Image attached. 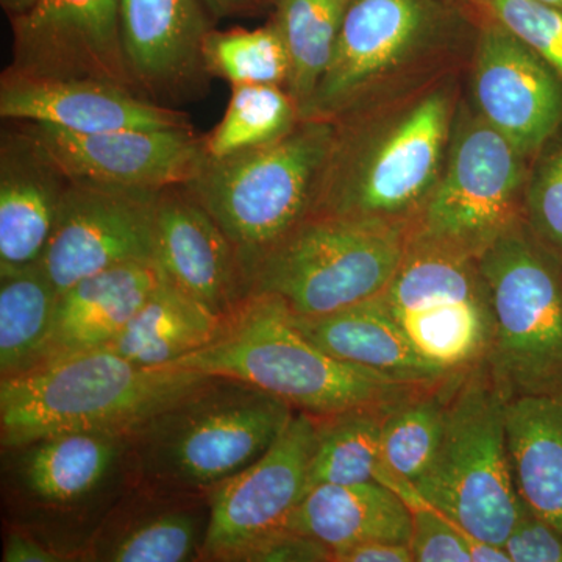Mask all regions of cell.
I'll list each match as a JSON object with an SVG mask.
<instances>
[{
	"mask_svg": "<svg viewBox=\"0 0 562 562\" xmlns=\"http://www.w3.org/2000/svg\"><path fill=\"white\" fill-rule=\"evenodd\" d=\"M316 439V417L295 412L260 460L211 491L202 561L236 562L255 542L286 528L305 497Z\"/></svg>",
	"mask_w": 562,
	"mask_h": 562,
	"instance_id": "cell-15",
	"label": "cell"
},
{
	"mask_svg": "<svg viewBox=\"0 0 562 562\" xmlns=\"http://www.w3.org/2000/svg\"><path fill=\"white\" fill-rule=\"evenodd\" d=\"M458 375L414 392L384 414L383 458L398 482L414 486L431 468L446 428L450 386Z\"/></svg>",
	"mask_w": 562,
	"mask_h": 562,
	"instance_id": "cell-31",
	"label": "cell"
},
{
	"mask_svg": "<svg viewBox=\"0 0 562 562\" xmlns=\"http://www.w3.org/2000/svg\"><path fill=\"white\" fill-rule=\"evenodd\" d=\"M475 36L460 0H351L302 117L338 121L464 74Z\"/></svg>",
	"mask_w": 562,
	"mask_h": 562,
	"instance_id": "cell-2",
	"label": "cell"
},
{
	"mask_svg": "<svg viewBox=\"0 0 562 562\" xmlns=\"http://www.w3.org/2000/svg\"><path fill=\"white\" fill-rule=\"evenodd\" d=\"M530 160L462 94L441 179L413 232L479 257L524 220Z\"/></svg>",
	"mask_w": 562,
	"mask_h": 562,
	"instance_id": "cell-12",
	"label": "cell"
},
{
	"mask_svg": "<svg viewBox=\"0 0 562 562\" xmlns=\"http://www.w3.org/2000/svg\"><path fill=\"white\" fill-rule=\"evenodd\" d=\"M236 562H333V550L312 536L283 528L255 542Z\"/></svg>",
	"mask_w": 562,
	"mask_h": 562,
	"instance_id": "cell-38",
	"label": "cell"
},
{
	"mask_svg": "<svg viewBox=\"0 0 562 562\" xmlns=\"http://www.w3.org/2000/svg\"><path fill=\"white\" fill-rule=\"evenodd\" d=\"M0 3H2V9L5 10L7 16L10 18V21H13L27 13L35 5L36 0H0Z\"/></svg>",
	"mask_w": 562,
	"mask_h": 562,
	"instance_id": "cell-42",
	"label": "cell"
},
{
	"mask_svg": "<svg viewBox=\"0 0 562 562\" xmlns=\"http://www.w3.org/2000/svg\"><path fill=\"white\" fill-rule=\"evenodd\" d=\"M162 279L157 262H128L94 273L61 291L49 338L36 368L105 347Z\"/></svg>",
	"mask_w": 562,
	"mask_h": 562,
	"instance_id": "cell-23",
	"label": "cell"
},
{
	"mask_svg": "<svg viewBox=\"0 0 562 562\" xmlns=\"http://www.w3.org/2000/svg\"><path fill=\"white\" fill-rule=\"evenodd\" d=\"M155 262L173 286L222 317L247 297L236 247L184 184L158 198Z\"/></svg>",
	"mask_w": 562,
	"mask_h": 562,
	"instance_id": "cell-20",
	"label": "cell"
},
{
	"mask_svg": "<svg viewBox=\"0 0 562 562\" xmlns=\"http://www.w3.org/2000/svg\"><path fill=\"white\" fill-rule=\"evenodd\" d=\"M225 317L162 279L135 316L102 349L143 368H168L209 346Z\"/></svg>",
	"mask_w": 562,
	"mask_h": 562,
	"instance_id": "cell-27",
	"label": "cell"
},
{
	"mask_svg": "<svg viewBox=\"0 0 562 562\" xmlns=\"http://www.w3.org/2000/svg\"><path fill=\"white\" fill-rule=\"evenodd\" d=\"M168 368L241 380L314 417L390 408L430 387L397 382L331 357L292 324L286 305L271 294L247 295L209 346Z\"/></svg>",
	"mask_w": 562,
	"mask_h": 562,
	"instance_id": "cell-3",
	"label": "cell"
},
{
	"mask_svg": "<svg viewBox=\"0 0 562 562\" xmlns=\"http://www.w3.org/2000/svg\"><path fill=\"white\" fill-rule=\"evenodd\" d=\"M203 61L210 77L232 87L273 85L286 90L290 79L286 44L271 21L254 31L211 29L203 41Z\"/></svg>",
	"mask_w": 562,
	"mask_h": 562,
	"instance_id": "cell-33",
	"label": "cell"
},
{
	"mask_svg": "<svg viewBox=\"0 0 562 562\" xmlns=\"http://www.w3.org/2000/svg\"><path fill=\"white\" fill-rule=\"evenodd\" d=\"M213 375L143 368L99 349L0 380V447L70 431L135 436Z\"/></svg>",
	"mask_w": 562,
	"mask_h": 562,
	"instance_id": "cell-4",
	"label": "cell"
},
{
	"mask_svg": "<svg viewBox=\"0 0 562 562\" xmlns=\"http://www.w3.org/2000/svg\"><path fill=\"white\" fill-rule=\"evenodd\" d=\"M350 3L351 0H271V22L290 55L286 91L301 117L330 66Z\"/></svg>",
	"mask_w": 562,
	"mask_h": 562,
	"instance_id": "cell-30",
	"label": "cell"
},
{
	"mask_svg": "<svg viewBox=\"0 0 562 562\" xmlns=\"http://www.w3.org/2000/svg\"><path fill=\"white\" fill-rule=\"evenodd\" d=\"M160 192L69 179L41 260L58 294L116 266L155 262V214Z\"/></svg>",
	"mask_w": 562,
	"mask_h": 562,
	"instance_id": "cell-13",
	"label": "cell"
},
{
	"mask_svg": "<svg viewBox=\"0 0 562 562\" xmlns=\"http://www.w3.org/2000/svg\"><path fill=\"white\" fill-rule=\"evenodd\" d=\"M290 317L310 341L331 357L397 382L439 386L458 375L424 360L379 297L327 316L295 317L290 313Z\"/></svg>",
	"mask_w": 562,
	"mask_h": 562,
	"instance_id": "cell-24",
	"label": "cell"
},
{
	"mask_svg": "<svg viewBox=\"0 0 562 562\" xmlns=\"http://www.w3.org/2000/svg\"><path fill=\"white\" fill-rule=\"evenodd\" d=\"M333 562H414L409 543L371 541L333 552Z\"/></svg>",
	"mask_w": 562,
	"mask_h": 562,
	"instance_id": "cell-40",
	"label": "cell"
},
{
	"mask_svg": "<svg viewBox=\"0 0 562 562\" xmlns=\"http://www.w3.org/2000/svg\"><path fill=\"white\" fill-rule=\"evenodd\" d=\"M503 547L512 562H562V532L527 506Z\"/></svg>",
	"mask_w": 562,
	"mask_h": 562,
	"instance_id": "cell-37",
	"label": "cell"
},
{
	"mask_svg": "<svg viewBox=\"0 0 562 562\" xmlns=\"http://www.w3.org/2000/svg\"><path fill=\"white\" fill-rule=\"evenodd\" d=\"M68 177L18 124L0 143V269L43 260Z\"/></svg>",
	"mask_w": 562,
	"mask_h": 562,
	"instance_id": "cell-22",
	"label": "cell"
},
{
	"mask_svg": "<svg viewBox=\"0 0 562 562\" xmlns=\"http://www.w3.org/2000/svg\"><path fill=\"white\" fill-rule=\"evenodd\" d=\"M379 299L417 353L443 371L468 372L490 358V294L479 260L468 251L412 231L401 266Z\"/></svg>",
	"mask_w": 562,
	"mask_h": 562,
	"instance_id": "cell-11",
	"label": "cell"
},
{
	"mask_svg": "<svg viewBox=\"0 0 562 562\" xmlns=\"http://www.w3.org/2000/svg\"><path fill=\"white\" fill-rule=\"evenodd\" d=\"M490 294L494 339L487 368L506 397L562 387V255L527 221L476 257Z\"/></svg>",
	"mask_w": 562,
	"mask_h": 562,
	"instance_id": "cell-10",
	"label": "cell"
},
{
	"mask_svg": "<svg viewBox=\"0 0 562 562\" xmlns=\"http://www.w3.org/2000/svg\"><path fill=\"white\" fill-rule=\"evenodd\" d=\"M508 29L562 79V10L541 0H461Z\"/></svg>",
	"mask_w": 562,
	"mask_h": 562,
	"instance_id": "cell-35",
	"label": "cell"
},
{
	"mask_svg": "<svg viewBox=\"0 0 562 562\" xmlns=\"http://www.w3.org/2000/svg\"><path fill=\"white\" fill-rule=\"evenodd\" d=\"M333 135L331 121L301 117L271 143L221 160L205 158L184 184L227 233L239 265L310 216Z\"/></svg>",
	"mask_w": 562,
	"mask_h": 562,
	"instance_id": "cell-9",
	"label": "cell"
},
{
	"mask_svg": "<svg viewBox=\"0 0 562 562\" xmlns=\"http://www.w3.org/2000/svg\"><path fill=\"white\" fill-rule=\"evenodd\" d=\"M201 2L213 20H222V18L246 16L255 13L271 3V0H201Z\"/></svg>",
	"mask_w": 562,
	"mask_h": 562,
	"instance_id": "cell-41",
	"label": "cell"
},
{
	"mask_svg": "<svg viewBox=\"0 0 562 562\" xmlns=\"http://www.w3.org/2000/svg\"><path fill=\"white\" fill-rule=\"evenodd\" d=\"M57 301L58 291L41 262L0 269V380L36 368Z\"/></svg>",
	"mask_w": 562,
	"mask_h": 562,
	"instance_id": "cell-29",
	"label": "cell"
},
{
	"mask_svg": "<svg viewBox=\"0 0 562 562\" xmlns=\"http://www.w3.org/2000/svg\"><path fill=\"white\" fill-rule=\"evenodd\" d=\"M301 121L290 92L273 85L232 87L227 110L214 131L205 136V154L221 160L238 151L279 139Z\"/></svg>",
	"mask_w": 562,
	"mask_h": 562,
	"instance_id": "cell-32",
	"label": "cell"
},
{
	"mask_svg": "<svg viewBox=\"0 0 562 562\" xmlns=\"http://www.w3.org/2000/svg\"><path fill=\"white\" fill-rule=\"evenodd\" d=\"M390 408H355L316 417L317 439L306 491L317 484L361 483H382L401 491L405 484L392 475L383 458V419Z\"/></svg>",
	"mask_w": 562,
	"mask_h": 562,
	"instance_id": "cell-28",
	"label": "cell"
},
{
	"mask_svg": "<svg viewBox=\"0 0 562 562\" xmlns=\"http://www.w3.org/2000/svg\"><path fill=\"white\" fill-rule=\"evenodd\" d=\"M125 60L144 98L172 106L209 90L203 41L213 18L201 0H121Z\"/></svg>",
	"mask_w": 562,
	"mask_h": 562,
	"instance_id": "cell-18",
	"label": "cell"
},
{
	"mask_svg": "<svg viewBox=\"0 0 562 562\" xmlns=\"http://www.w3.org/2000/svg\"><path fill=\"white\" fill-rule=\"evenodd\" d=\"M506 403L486 362L460 373L447 398L441 447L414 484L465 535L502 547L525 509L509 460Z\"/></svg>",
	"mask_w": 562,
	"mask_h": 562,
	"instance_id": "cell-8",
	"label": "cell"
},
{
	"mask_svg": "<svg viewBox=\"0 0 562 562\" xmlns=\"http://www.w3.org/2000/svg\"><path fill=\"white\" fill-rule=\"evenodd\" d=\"M133 436L70 431L2 450L10 525L33 532L70 561L133 486Z\"/></svg>",
	"mask_w": 562,
	"mask_h": 562,
	"instance_id": "cell-6",
	"label": "cell"
},
{
	"mask_svg": "<svg viewBox=\"0 0 562 562\" xmlns=\"http://www.w3.org/2000/svg\"><path fill=\"white\" fill-rule=\"evenodd\" d=\"M70 180L161 191L188 184L205 161V136L194 128H132L72 133L16 122Z\"/></svg>",
	"mask_w": 562,
	"mask_h": 562,
	"instance_id": "cell-17",
	"label": "cell"
},
{
	"mask_svg": "<svg viewBox=\"0 0 562 562\" xmlns=\"http://www.w3.org/2000/svg\"><path fill=\"white\" fill-rule=\"evenodd\" d=\"M543 3H549V5L557 7V9L562 10V0H541Z\"/></svg>",
	"mask_w": 562,
	"mask_h": 562,
	"instance_id": "cell-43",
	"label": "cell"
},
{
	"mask_svg": "<svg viewBox=\"0 0 562 562\" xmlns=\"http://www.w3.org/2000/svg\"><path fill=\"white\" fill-rule=\"evenodd\" d=\"M461 3L476 22L464 95L484 121L531 160L562 122V79L508 29Z\"/></svg>",
	"mask_w": 562,
	"mask_h": 562,
	"instance_id": "cell-14",
	"label": "cell"
},
{
	"mask_svg": "<svg viewBox=\"0 0 562 562\" xmlns=\"http://www.w3.org/2000/svg\"><path fill=\"white\" fill-rule=\"evenodd\" d=\"M524 217L543 243L562 255V122L530 160Z\"/></svg>",
	"mask_w": 562,
	"mask_h": 562,
	"instance_id": "cell-34",
	"label": "cell"
},
{
	"mask_svg": "<svg viewBox=\"0 0 562 562\" xmlns=\"http://www.w3.org/2000/svg\"><path fill=\"white\" fill-rule=\"evenodd\" d=\"M295 409L241 380L213 376L140 428L132 442L133 482L210 495L268 452Z\"/></svg>",
	"mask_w": 562,
	"mask_h": 562,
	"instance_id": "cell-5",
	"label": "cell"
},
{
	"mask_svg": "<svg viewBox=\"0 0 562 562\" xmlns=\"http://www.w3.org/2000/svg\"><path fill=\"white\" fill-rule=\"evenodd\" d=\"M398 494L412 512V549L414 562H472L469 539L453 520L422 498L413 484Z\"/></svg>",
	"mask_w": 562,
	"mask_h": 562,
	"instance_id": "cell-36",
	"label": "cell"
},
{
	"mask_svg": "<svg viewBox=\"0 0 562 562\" xmlns=\"http://www.w3.org/2000/svg\"><path fill=\"white\" fill-rule=\"evenodd\" d=\"M412 228L308 216L241 266L247 295L271 294L292 316L322 317L382 295Z\"/></svg>",
	"mask_w": 562,
	"mask_h": 562,
	"instance_id": "cell-7",
	"label": "cell"
},
{
	"mask_svg": "<svg viewBox=\"0 0 562 562\" xmlns=\"http://www.w3.org/2000/svg\"><path fill=\"white\" fill-rule=\"evenodd\" d=\"M0 116L72 133L132 128H191L188 114L109 81L44 79L7 68L0 77Z\"/></svg>",
	"mask_w": 562,
	"mask_h": 562,
	"instance_id": "cell-19",
	"label": "cell"
},
{
	"mask_svg": "<svg viewBox=\"0 0 562 562\" xmlns=\"http://www.w3.org/2000/svg\"><path fill=\"white\" fill-rule=\"evenodd\" d=\"M120 9L121 0H36L11 21L9 69L44 79L109 81L140 94L125 60Z\"/></svg>",
	"mask_w": 562,
	"mask_h": 562,
	"instance_id": "cell-16",
	"label": "cell"
},
{
	"mask_svg": "<svg viewBox=\"0 0 562 562\" xmlns=\"http://www.w3.org/2000/svg\"><path fill=\"white\" fill-rule=\"evenodd\" d=\"M506 439L524 505L562 532V387L509 398Z\"/></svg>",
	"mask_w": 562,
	"mask_h": 562,
	"instance_id": "cell-26",
	"label": "cell"
},
{
	"mask_svg": "<svg viewBox=\"0 0 562 562\" xmlns=\"http://www.w3.org/2000/svg\"><path fill=\"white\" fill-rule=\"evenodd\" d=\"M209 525L210 495L133 483L81 550L79 561H202Z\"/></svg>",
	"mask_w": 562,
	"mask_h": 562,
	"instance_id": "cell-21",
	"label": "cell"
},
{
	"mask_svg": "<svg viewBox=\"0 0 562 562\" xmlns=\"http://www.w3.org/2000/svg\"><path fill=\"white\" fill-rule=\"evenodd\" d=\"M286 528L312 536L333 552L371 541L409 543L412 512L386 484H317L306 491Z\"/></svg>",
	"mask_w": 562,
	"mask_h": 562,
	"instance_id": "cell-25",
	"label": "cell"
},
{
	"mask_svg": "<svg viewBox=\"0 0 562 562\" xmlns=\"http://www.w3.org/2000/svg\"><path fill=\"white\" fill-rule=\"evenodd\" d=\"M464 74L333 121L335 135L310 216L413 231L441 179Z\"/></svg>",
	"mask_w": 562,
	"mask_h": 562,
	"instance_id": "cell-1",
	"label": "cell"
},
{
	"mask_svg": "<svg viewBox=\"0 0 562 562\" xmlns=\"http://www.w3.org/2000/svg\"><path fill=\"white\" fill-rule=\"evenodd\" d=\"M3 562H68L65 553L43 541L38 536L9 525L3 541Z\"/></svg>",
	"mask_w": 562,
	"mask_h": 562,
	"instance_id": "cell-39",
	"label": "cell"
}]
</instances>
